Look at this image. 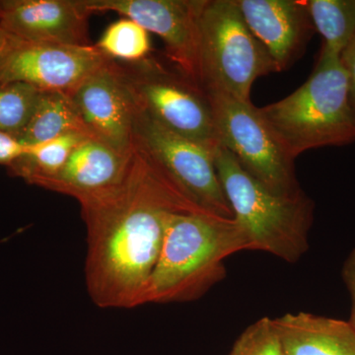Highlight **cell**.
Returning a JSON list of instances; mask_svg holds the SVG:
<instances>
[{"label":"cell","mask_w":355,"mask_h":355,"mask_svg":"<svg viewBox=\"0 0 355 355\" xmlns=\"http://www.w3.org/2000/svg\"><path fill=\"white\" fill-rule=\"evenodd\" d=\"M79 203L87 230L86 286L101 308L146 304L173 214H207L135 149L120 184Z\"/></svg>","instance_id":"obj_1"},{"label":"cell","mask_w":355,"mask_h":355,"mask_svg":"<svg viewBox=\"0 0 355 355\" xmlns=\"http://www.w3.org/2000/svg\"><path fill=\"white\" fill-rule=\"evenodd\" d=\"M241 251H253V246L234 218L205 212L173 214L149 280L146 304L202 297L225 277L224 261Z\"/></svg>","instance_id":"obj_2"},{"label":"cell","mask_w":355,"mask_h":355,"mask_svg":"<svg viewBox=\"0 0 355 355\" xmlns=\"http://www.w3.org/2000/svg\"><path fill=\"white\" fill-rule=\"evenodd\" d=\"M259 110L294 160L310 149L355 140V112L340 55L321 51L316 69L301 87Z\"/></svg>","instance_id":"obj_3"},{"label":"cell","mask_w":355,"mask_h":355,"mask_svg":"<svg viewBox=\"0 0 355 355\" xmlns=\"http://www.w3.org/2000/svg\"><path fill=\"white\" fill-rule=\"evenodd\" d=\"M217 175L234 220L246 233L253 251L296 263L309 249L314 203L304 193H272L241 167L225 147L214 153Z\"/></svg>","instance_id":"obj_4"},{"label":"cell","mask_w":355,"mask_h":355,"mask_svg":"<svg viewBox=\"0 0 355 355\" xmlns=\"http://www.w3.org/2000/svg\"><path fill=\"white\" fill-rule=\"evenodd\" d=\"M200 32L203 90L251 101L254 81L277 72L245 22L238 0H202Z\"/></svg>","instance_id":"obj_5"},{"label":"cell","mask_w":355,"mask_h":355,"mask_svg":"<svg viewBox=\"0 0 355 355\" xmlns=\"http://www.w3.org/2000/svg\"><path fill=\"white\" fill-rule=\"evenodd\" d=\"M118 65L135 105L154 120L211 153L220 146L209 97L202 87L154 58Z\"/></svg>","instance_id":"obj_6"},{"label":"cell","mask_w":355,"mask_h":355,"mask_svg":"<svg viewBox=\"0 0 355 355\" xmlns=\"http://www.w3.org/2000/svg\"><path fill=\"white\" fill-rule=\"evenodd\" d=\"M222 146L232 153L243 169L280 196L302 193L295 176L294 159L275 137L251 101L205 91Z\"/></svg>","instance_id":"obj_7"},{"label":"cell","mask_w":355,"mask_h":355,"mask_svg":"<svg viewBox=\"0 0 355 355\" xmlns=\"http://www.w3.org/2000/svg\"><path fill=\"white\" fill-rule=\"evenodd\" d=\"M132 147L200 209L222 218H234L217 175L214 153L173 132L137 105Z\"/></svg>","instance_id":"obj_8"},{"label":"cell","mask_w":355,"mask_h":355,"mask_svg":"<svg viewBox=\"0 0 355 355\" xmlns=\"http://www.w3.org/2000/svg\"><path fill=\"white\" fill-rule=\"evenodd\" d=\"M110 60L92 44L34 43L7 34L0 55V83L17 81L41 92L69 95Z\"/></svg>","instance_id":"obj_9"},{"label":"cell","mask_w":355,"mask_h":355,"mask_svg":"<svg viewBox=\"0 0 355 355\" xmlns=\"http://www.w3.org/2000/svg\"><path fill=\"white\" fill-rule=\"evenodd\" d=\"M84 3L90 14L118 13L157 35L173 67L202 88L200 32L202 0H84Z\"/></svg>","instance_id":"obj_10"},{"label":"cell","mask_w":355,"mask_h":355,"mask_svg":"<svg viewBox=\"0 0 355 355\" xmlns=\"http://www.w3.org/2000/svg\"><path fill=\"white\" fill-rule=\"evenodd\" d=\"M69 97L91 139L125 155L132 153L135 104L116 60L89 76Z\"/></svg>","instance_id":"obj_11"},{"label":"cell","mask_w":355,"mask_h":355,"mask_svg":"<svg viewBox=\"0 0 355 355\" xmlns=\"http://www.w3.org/2000/svg\"><path fill=\"white\" fill-rule=\"evenodd\" d=\"M84 0H0V27L34 43L91 46Z\"/></svg>","instance_id":"obj_12"},{"label":"cell","mask_w":355,"mask_h":355,"mask_svg":"<svg viewBox=\"0 0 355 355\" xmlns=\"http://www.w3.org/2000/svg\"><path fill=\"white\" fill-rule=\"evenodd\" d=\"M245 22L270 53L277 71L300 55L314 27L307 1L238 0Z\"/></svg>","instance_id":"obj_13"},{"label":"cell","mask_w":355,"mask_h":355,"mask_svg":"<svg viewBox=\"0 0 355 355\" xmlns=\"http://www.w3.org/2000/svg\"><path fill=\"white\" fill-rule=\"evenodd\" d=\"M132 153L125 155L99 140L86 137L74 148L60 171L39 187L70 196L78 202L99 195L123 181Z\"/></svg>","instance_id":"obj_14"},{"label":"cell","mask_w":355,"mask_h":355,"mask_svg":"<svg viewBox=\"0 0 355 355\" xmlns=\"http://www.w3.org/2000/svg\"><path fill=\"white\" fill-rule=\"evenodd\" d=\"M273 323L282 355H355V331L349 321L299 312Z\"/></svg>","instance_id":"obj_15"},{"label":"cell","mask_w":355,"mask_h":355,"mask_svg":"<svg viewBox=\"0 0 355 355\" xmlns=\"http://www.w3.org/2000/svg\"><path fill=\"white\" fill-rule=\"evenodd\" d=\"M71 132L90 137L69 95L41 92L31 118L16 139L29 146Z\"/></svg>","instance_id":"obj_16"},{"label":"cell","mask_w":355,"mask_h":355,"mask_svg":"<svg viewBox=\"0 0 355 355\" xmlns=\"http://www.w3.org/2000/svg\"><path fill=\"white\" fill-rule=\"evenodd\" d=\"M83 133L71 132L42 144L26 146L25 153L7 167L14 177L38 186L57 175L67 163L70 154L84 139Z\"/></svg>","instance_id":"obj_17"},{"label":"cell","mask_w":355,"mask_h":355,"mask_svg":"<svg viewBox=\"0 0 355 355\" xmlns=\"http://www.w3.org/2000/svg\"><path fill=\"white\" fill-rule=\"evenodd\" d=\"M311 20L324 39L322 51L340 55L355 38V0H310Z\"/></svg>","instance_id":"obj_18"},{"label":"cell","mask_w":355,"mask_h":355,"mask_svg":"<svg viewBox=\"0 0 355 355\" xmlns=\"http://www.w3.org/2000/svg\"><path fill=\"white\" fill-rule=\"evenodd\" d=\"M95 46L111 60L128 64L142 62L151 53L148 32L139 23L125 17L110 25Z\"/></svg>","instance_id":"obj_19"},{"label":"cell","mask_w":355,"mask_h":355,"mask_svg":"<svg viewBox=\"0 0 355 355\" xmlns=\"http://www.w3.org/2000/svg\"><path fill=\"white\" fill-rule=\"evenodd\" d=\"M41 91L23 83H0V132L17 137L31 118Z\"/></svg>","instance_id":"obj_20"},{"label":"cell","mask_w":355,"mask_h":355,"mask_svg":"<svg viewBox=\"0 0 355 355\" xmlns=\"http://www.w3.org/2000/svg\"><path fill=\"white\" fill-rule=\"evenodd\" d=\"M228 355H282L273 320L261 318L248 327Z\"/></svg>","instance_id":"obj_21"},{"label":"cell","mask_w":355,"mask_h":355,"mask_svg":"<svg viewBox=\"0 0 355 355\" xmlns=\"http://www.w3.org/2000/svg\"><path fill=\"white\" fill-rule=\"evenodd\" d=\"M26 146L12 135L0 132V165L9 167L25 153Z\"/></svg>","instance_id":"obj_22"},{"label":"cell","mask_w":355,"mask_h":355,"mask_svg":"<svg viewBox=\"0 0 355 355\" xmlns=\"http://www.w3.org/2000/svg\"><path fill=\"white\" fill-rule=\"evenodd\" d=\"M342 275L352 297V315L349 322L355 331V249L350 252L343 263Z\"/></svg>","instance_id":"obj_23"},{"label":"cell","mask_w":355,"mask_h":355,"mask_svg":"<svg viewBox=\"0 0 355 355\" xmlns=\"http://www.w3.org/2000/svg\"><path fill=\"white\" fill-rule=\"evenodd\" d=\"M340 60L349 76L350 101L355 112V38L343 51Z\"/></svg>","instance_id":"obj_24"},{"label":"cell","mask_w":355,"mask_h":355,"mask_svg":"<svg viewBox=\"0 0 355 355\" xmlns=\"http://www.w3.org/2000/svg\"><path fill=\"white\" fill-rule=\"evenodd\" d=\"M7 34L0 27V55H1L2 51H3L4 44H6Z\"/></svg>","instance_id":"obj_25"}]
</instances>
